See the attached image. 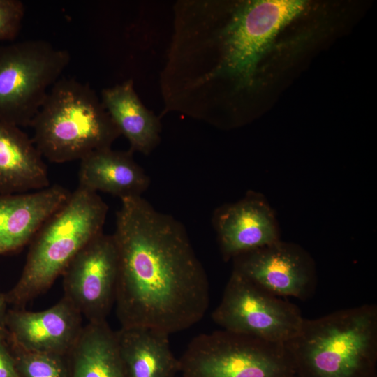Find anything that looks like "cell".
I'll return each instance as SVG.
<instances>
[{
	"label": "cell",
	"instance_id": "6da1fadb",
	"mask_svg": "<svg viewBox=\"0 0 377 377\" xmlns=\"http://www.w3.org/2000/svg\"><path fill=\"white\" fill-rule=\"evenodd\" d=\"M115 221L114 305L121 327L170 335L201 320L209 307V281L183 224L142 196L121 199Z\"/></svg>",
	"mask_w": 377,
	"mask_h": 377
},
{
	"label": "cell",
	"instance_id": "7a4b0ae2",
	"mask_svg": "<svg viewBox=\"0 0 377 377\" xmlns=\"http://www.w3.org/2000/svg\"><path fill=\"white\" fill-rule=\"evenodd\" d=\"M286 345L295 377H376L377 306L366 304L304 318Z\"/></svg>",
	"mask_w": 377,
	"mask_h": 377
},
{
	"label": "cell",
	"instance_id": "3957f363",
	"mask_svg": "<svg viewBox=\"0 0 377 377\" xmlns=\"http://www.w3.org/2000/svg\"><path fill=\"white\" fill-rule=\"evenodd\" d=\"M108 207L98 193L80 186L40 227L31 242L22 274L6 293L23 308L47 291L89 242L103 232Z\"/></svg>",
	"mask_w": 377,
	"mask_h": 377
},
{
	"label": "cell",
	"instance_id": "277c9868",
	"mask_svg": "<svg viewBox=\"0 0 377 377\" xmlns=\"http://www.w3.org/2000/svg\"><path fill=\"white\" fill-rule=\"evenodd\" d=\"M31 126L43 158L57 163L110 148L121 135L95 91L73 78L56 82Z\"/></svg>",
	"mask_w": 377,
	"mask_h": 377
},
{
	"label": "cell",
	"instance_id": "5b68a950",
	"mask_svg": "<svg viewBox=\"0 0 377 377\" xmlns=\"http://www.w3.org/2000/svg\"><path fill=\"white\" fill-rule=\"evenodd\" d=\"M179 360L182 377H295L286 343L222 329L195 337Z\"/></svg>",
	"mask_w": 377,
	"mask_h": 377
},
{
	"label": "cell",
	"instance_id": "8992f818",
	"mask_svg": "<svg viewBox=\"0 0 377 377\" xmlns=\"http://www.w3.org/2000/svg\"><path fill=\"white\" fill-rule=\"evenodd\" d=\"M69 61L66 50L45 40L0 46V121L31 126Z\"/></svg>",
	"mask_w": 377,
	"mask_h": 377
},
{
	"label": "cell",
	"instance_id": "52a82bcc",
	"mask_svg": "<svg viewBox=\"0 0 377 377\" xmlns=\"http://www.w3.org/2000/svg\"><path fill=\"white\" fill-rule=\"evenodd\" d=\"M212 318L222 330L279 343L294 338L304 320L295 304L233 271Z\"/></svg>",
	"mask_w": 377,
	"mask_h": 377
},
{
	"label": "cell",
	"instance_id": "ba28073f",
	"mask_svg": "<svg viewBox=\"0 0 377 377\" xmlns=\"http://www.w3.org/2000/svg\"><path fill=\"white\" fill-rule=\"evenodd\" d=\"M63 276V297L87 323L107 321L115 300L118 254L112 235L102 232L69 263Z\"/></svg>",
	"mask_w": 377,
	"mask_h": 377
},
{
	"label": "cell",
	"instance_id": "9c48e42d",
	"mask_svg": "<svg viewBox=\"0 0 377 377\" xmlns=\"http://www.w3.org/2000/svg\"><path fill=\"white\" fill-rule=\"evenodd\" d=\"M232 262V271L281 297L305 300L316 286L314 260L295 243L280 239L242 253Z\"/></svg>",
	"mask_w": 377,
	"mask_h": 377
},
{
	"label": "cell",
	"instance_id": "30bf717a",
	"mask_svg": "<svg viewBox=\"0 0 377 377\" xmlns=\"http://www.w3.org/2000/svg\"><path fill=\"white\" fill-rule=\"evenodd\" d=\"M82 320L78 311L64 297L42 311L8 309L6 339L11 347L25 351L66 355L82 330Z\"/></svg>",
	"mask_w": 377,
	"mask_h": 377
},
{
	"label": "cell",
	"instance_id": "8fae6325",
	"mask_svg": "<svg viewBox=\"0 0 377 377\" xmlns=\"http://www.w3.org/2000/svg\"><path fill=\"white\" fill-rule=\"evenodd\" d=\"M212 221L225 261L281 239L273 209L262 194L253 191L217 207Z\"/></svg>",
	"mask_w": 377,
	"mask_h": 377
},
{
	"label": "cell",
	"instance_id": "7c38bea8",
	"mask_svg": "<svg viewBox=\"0 0 377 377\" xmlns=\"http://www.w3.org/2000/svg\"><path fill=\"white\" fill-rule=\"evenodd\" d=\"M70 194L63 186L53 185L33 192L0 195V255L30 243Z\"/></svg>",
	"mask_w": 377,
	"mask_h": 377
},
{
	"label": "cell",
	"instance_id": "4fadbf2b",
	"mask_svg": "<svg viewBox=\"0 0 377 377\" xmlns=\"http://www.w3.org/2000/svg\"><path fill=\"white\" fill-rule=\"evenodd\" d=\"M150 185V178L134 160L133 152L96 150L80 160L79 185L121 199L142 196Z\"/></svg>",
	"mask_w": 377,
	"mask_h": 377
},
{
	"label": "cell",
	"instance_id": "5bb4252c",
	"mask_svg": "<svg viewBox=\"0 0 377 377\" xmlns=\"http://www.w3.org/2000/svg\"><path fill=\"white\" fill-rule=\"evenodd\" d=\"M50 186L43 156L20 128L0 121V195Z\"/></svg>",
	"mask_w": 377,
	"mask_h": 377
},
{
	"label": "cell",
	"instance_id": "9a60e30c",
	"mask_svg": "<svg viewBox=\"0 0 377 377\" xmlns=\"http://www.w3.org/2000/svg\"><path fill=\"white\" fill-rule=\"evenodd\" d=\"M115 334L128 377H175L179 373L168 334L147 327H120Z\"/></svg>",
	"mask_w": 377,
	"mask_h": 377
},
{
	"label": "cell",
	"instance_id": "2e32d148",
	"mask_svg": "<svg viewBox=\"0 0 377 377\" xmlns=\"http://www.w3.org/2000/svg\"><path fill=\"white\" fill-rule=\"evenodd\" d=\"M101 101L130 151L149 154L161 141L159 119L141 102L132 80L104 89Z\"/></svg>",
	"mask_w": 377,
	"mask_h": 377
},
{
	"label": "cell",
	"instance_id": "e0dca14e",
	"mask_svg": "<svg viewBox=\"0 0 377 377\" xmlns=\"http://www.w3.org/2000/svg\"><path fill=\"white\" fill-rule=\"evenodd\" d=\"M67 359L69 377H128L107 321L84 325Z\"/></svg>",
	"mask_w": 377,
	"mask_h": 377
},
{
	"label": "cell",
	"instance_id": "ac0fdd59",
	"mask_svg": "<svg viewBox=\"0 0 377 377\" xmlns=\"http://www.w3.org/2000/svg\"><path fill=\"white\" fill-rule=\"evenodd\" d=\"M18 377H69L67 355L25 351L10 346Z\"/></svg>",
	"mask_w": 377,
	"mask_h": 377
},
{
	"label": "cell",
	"instance_id": "d6986e66",
	"mask_svg": "<svg viewBox=\"0 0 377 377\" xmlns=\"http://www.w3.org/2000/svg\"><path fill=\"white\" fill-rule=\"evenodd\" d=\"M24 11L21 1L0 0V41L15 38L21 29Z\"/></svg>",
	"mask_w": 377,
	"mask_h": 377
},
{
	"label": "cell",
	"instance_id": "ffe728a7",
	"mask_svg": "<svg viewBox=\"0 0 377 377\" xmlns=\"http://www.w3.org/2000/svg\"><path fill=\"white\" fill-rule=\"evenodd\" d=\"M0 377H18L15 361L6 338L0 337Z\"/></svg>",
	"mask_w": 377,
	"mask_h": 377
},
{
	"label": "cell",
	"instance_id": "44dd1931",
	"mask_svg": "<svg viewBox=\"0 0 377 377\" xmlns=\"http://www.w3.org/2000/svg\"><path fill=\"white\" fill-rule=\"evenodd\" d=\"M8 304L6 293L0 290V337L4 338L7 337L6 321L8 310L7 308Z\"/></svg>",
	"mask_w": 377,
	"mask_h": 377
},
{
	"label": "cell",
	"instance_id": "7402d4cb",
	"mask_svg": "<svg viewBox=\"0 0 377 377\" xmlns=\"http://www.w3.org/2000/svg\"><path fill=\"white\" fill-rule=\"evenodd\" d=\"M376 377H377V376H376Z\"/></svg>",
	"mask_w": 377,
	"mask_h": 377
}]
</instances>
